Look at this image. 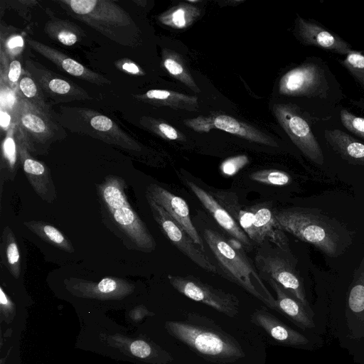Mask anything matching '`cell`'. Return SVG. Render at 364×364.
<instances>
[{
	"label": "cell",
	"instance_id": "obj_9",
	"mask_svg": "<svg viewBox=\"0 0 364 364\" xmlns=\"http://www.w3.org/2000/svg\"><path fill=\"white\" fill-rule=\"evenodd\" d=\"M152 216L163 234L184 255L204 270L218 273V269L204 250L200 248L170 215L146 195Z\"/></svg>",
	"mask_w": 364,
	"mask_h": 364
},
{
	"label": "cell",
	"instance_id": "obj_4",
	"mask_svg": "<svg viewBox=\"0 0 364 364\" xmlns=\"http://www.w3.org/2000/svg\"><path fill=\"white\" fill-rule=\"evenodd\" d=\"M203 237L215 258L219 273L274 309L276 299L242 249L235 247L221 234L210 228L204 229Z\"/></svg>",
	"mask_w": 364,
	"mask_h": 364
},
{
	"label": "cell",
	"instance_id": "obj_24",
	"mask_svg": "<svg viewBox=\"0 0 364 364\" xmlns=\"http://www.w3.org/2000/svg\"><path fill=\"white\" fill-rule=\"evenodd\" d=\"M135 97L142 102L173 109L196 111L198 109V97L166 90H149Z\"/></svg>",
	"mask_w": 364,
	"mask_h": 364
},
{
	"label": "cell",
	"instance_id": "obj_19",
	"mask_svg": "<svg viewBox=\"0 0 364 364\" xmlns=\"http://www.w3.org/2000/svg\"><path fill=\"white\" fill-rule=\"evenodd\" d=\"M251 321L262 328L271 338L287 346H299L308 343L309 340L292 329L262 306L255 310L250 317Z\"/></svg>",
	"mask_w": 364,
	"mask_h": 364
},
{
	"label": "cell",
	"instance_id": "obj_26",
	"mask_svg": "<svg viewBox=\"0 0 364 364\" xmlns=\"http://www.w3.org/2000/svg\"><path fill=\"white\" fill-rule=\"evenodd\" d=\"M23 225L38 237L54 247L70 253L75 251L70 240L53 225L37 220L24 222Z\"/></svg>",
	"mask_w": 364,
	"mask_h": 364
},
{
	"label": "cell",
	"instance_id": "obj_35",
	"mask_svg": "<svg viewBox=\"0 0 364 364\" xmlns=\"http://www.w3.org/2000/svg\"><path fill=\"white\" fill-rule=\"evenodd\" d=\"M141 123L157 135L168 140H181L183 136L168 124L150 117H143Z\"/></svg>",
	"mask_w": 364,
	"mask_h": 364
},
{
	"label": "cell",
	"instance_id": "obj_3",
	"mask_svg": "<svg viewBox=\"0 0 364 364\" xmlns=\"http://www.w3.org/2000/svg\"><path fill=\"white\" fill-rule=\"evenodd\" d=\"M58 3L73 18L118 44L136 47L141 41V32L136 23L113 1L60 0Z\"/></svg>",
	"mask_w": 364,
	"mask_h": 364
},
{
	"label": "cell",
	"instance_id": "obj_11",
	"mask_svg": "<svg viewBox=\"0 0 364 364\" xmlns=\"http://www.w3.org/2000/svg\"><path fill=\"white\" fill-rule=\"evenodd\" d=\"M24 69L41 88L46 97L55 103L90 99L82 87L48 70L38 62L27 59Z\"/></svg>",
	"mask_w": 364,
	"mask_h": 364
},
{
	"label": "cell",
	"instance_id": "obj_31",
	"mask_svg": "<svg viewBox=\"0 0 364 364\" xmlns=\"http://www.w3.org/2000/svg\"><path fill=\"white\" fill-rule=\"evenodd\" d=\"M348 306L355 316L364 320V255L350 286Z\"/></svg>",
	"mask_w": 364,
	"mask_h": 364
},
{
	"label": "cell",
	"instance_id": "obj_43",
	"mask_svg": "<svg viewBox=\"0 0 364 364\" xmlns=\"http://www.w3.org/2000/svg\"><path fill=\"white\" fill-rule=\"evenodd\" d=\"M133 355L141 358H147L151 352L150 346L143 341H136L130 346Z\"/></svg>",
	"mask_w": 364,
	"mask_h": 364
},
{
	"label": "cell",
	"instance_id": "obj_40",
	"mask_svg": "<svg viewBox=\"0 0 364 364\" xmlns=\"http://www.w3.org/2000/svg\"><path fill=\"white\" fill-rule=\"evenodd\" d=\"M249 160L245 155H239L229 158L220 165L222 173L227 176H232L244 167Z\"/></svg>",
	"mask_w": 364,
	"mask_h": 364
},
{
	"label": "cell",
	"instance_id": "obj_42",
	"mask_svg": "<svg viewBox=\"0 0 364 364\" xmlns=\"http://www.w3.org/2000/svg\"><path fill=\"white\" fill-rule=\"evenodd\" d=\"M23 47V40L18 36H13L5 42V50L9 56L17 55Z\"/></svg>",
	"mask_w": 364,
	"mask_h": 364
},
{
	"label": "cell",
	"instance_id": "obj_1",
	"mask_svg": "<svg viewBox=\"0 0 364 364\" xmlns=\"http://www.w3.org/2000/svg\"><path fill=\"white\" fill-rule=\"evenodd\" d=\"M166 326L171 336L212 363L228 364L245 356L238 341L205 316L188 313L185 320L168 321Z\"/></svg>",
	"mask_w": 364,
	"mask_h": 364
},
{
	"label": "cell",
	"instance_id": "obj_46",
	"mask_svg": "<svg viewBox=\"0 0 364 364\" xmlns=\"http://www.w3.org/2000/svg\"><path fill=\"white\" fill-rule=\"evenodd\" d=\"M0 302L2 305H6L9 304V300L6 297V295L4 292L2 288H0Z\"/></svg>",
	"mask_w": 364,
	"mask_h": 364
},
{
	"label": "cell",
	"instance_id": "obj_38",
	"mask_svg": "<svg viewBox=\"0 0 364 364\" xmlns=\"http://www.w3.org/2000/svg\"><path fill=\"white\" fill-rule=\"evenodd\" d=\"M340 117L343 125L350 132L364 139V117H357L346 109H342Z\"/></svg>",
	"mask_w": 364,
	"mask_h": 364
},
{
	"label": "cell",
	"instance_id": "obj_37",
	"mask_svg": "<svg viewBox=\"0 0 364 364\" xmlns=\"http://www.w3.org/2000/svg\"><path fill=\"white\" fill-rule=\"evenodd\" d=\"M23 72L20 60L12 59L8 64L5 63L4 67H1V80L16 90Z\"/></svg>",
	"mask_w": 364,
	"mask_h": 364
},
{
	"label": "cell",
	"instance_id": "obj_14",
	"mask_svg": "<svg viewBox=\"0 0 364 364\" xmlns=\"http://www.w3.org/2000/svg\"><path fill=\"white\" fill-rule=\"evenodd\" d=\"M19 162L34 191L43 200L52 203L56 198V191L50 170L41 161L35 159L23 137L17 131Z\"/></svg>",
	"mask_w": 364,
	"mask_h": 364
},
{
	"label": "cell",
	"instance_id": "obj_16",
	"mask_svg": "<svg viewBox=\"0 0 364 364\" xmlns=\"http://www.w3.org/2000/svg\"><path fill=\"white\" fill-rule=\"evenodd\" d=\"M26 41L33 50L70 75L101 86L111 83L109 79L90 70L57 49L31 38Z\"/></svg>",
	"mask_w": 364,
	"mask_h": 364
},
{
	"label": "cell",
	"instance_id": "obj_29",
	"mask_svg": "<svg viewBox=\"0 0 364 364\" xmlns=\"http://www.w3.org/2000/svg\"><path fill=\"white\" fill-rule=\"evenodd\" d=\"M80 28L72 22L54 18L48 21L45 31L52 39L66 46H72L82 38Z\"/></svg>",
	"mask_w": 364,
	"mask_h": 364
},
{
	"label": "cell",
	"instance_id": "obj_20",
	"mask_svg": "<svg viewBox=\"0 0 364 364\" xmlns=\"http://www.w3.org/2000/svg\"><path fill=\"white\" fill-rule=\"evenodd\" d=\"M82 115L87 120L89 127L97 132V137L130 151H140L141 147L132 137L120 129L110 118L92 111H82Z\"/></svg>",
	"mask_w": 364,
	"mask_h": 364
},
{
	"label": "cell",
	"instance_id": "obj_8",
	"mask_svg": "<svg viewBox=\"0 0 364 364\" xmlns=\"http://www.w3.org/2000/svg\"><path fill=\"white\" fill-rule=\"evenodd\" d=\"M171 286L186 297L205 304L216 311L234 318L239 313L240 302L233 294L216 289L192 276L168 274Z\"/></svg>",
	"mask_w": 364,
	"mask_h": 364
},
{
	"label": "cell",
	"instance_id": "obj_13",
	"mask_svg": "<svg viewBox=\"0 0 364 364\" xmlns=\"http://www.w3.org/2000/svg\"><path fill=\"white\" fill-rule=\"evenodd\" d=\"M145 195L149 196L161 206L186 232L192 240L204 250L203 241L191 220L189 208L186 200L157 184L148 186Z\"/></svg>",
	"mask_w": 364,
	"mask_h": 364
},
{
	"label": "cell",
	"instance_id": "obj_22",
	"mask_svg": "<svg viewBox=\"0 0 364 364\" xmlns=\"http://www.w3.org/2000/svg\"><path fill=\"white\" fill-rule=\"evenodd\" d=\"M213 128L235 134L240 137L262 144L277 147V143L267 134L247 124L225 114L212 117Z\"/></svg>",
	"mask_w": 364,
	"mask_h": 364
},
{
	"label": "cell",
	"instance_id": "obj_27",
	"mask_svg": "<svg viewBox=\"0 0 364 364\" xmlns=\"http://www.w3.org/2000/svg\"><path fill=\"white\" fill-rule=\"evenodd\" d=\"M16 91L21 99L50 114H53L50 106L41 88L25 69H23Z\"/></svg>",
	"mask_w": 364,
	"mask_h": 364
},
{
	"label": "cell",
	"instance_id": "obj_28",
	"mask_svg": "<svg viewBox=\"0 0 364 364\" xmlns=\"http://www.w3.org/2000/svg\"><path fill=\"white\" fill-rule=\"evenodd\" d=\"M162 63L169 74L176 79L183 83L193 92H200L183 58L179 54L168 49H164L162 51Z\"/></svg>",
	"mask_w": 364,
	"mask_h": 364
},
{
	"label": "cell",
	"instance_id": "obj_23",
	"mask_svg": "<svg viewBox=\"0 0 364 364\" xmlns=\"http://www.w3.org/2000/svg\"><path fill=\"white\" fill-rule=\"evenodd\" d=\"M330 146L343 159L353 164L364 165V144L340 129L325 132Z\"/></svg>",
	"mask_w": 364,
	"mask_h": 364
},
{
	"label": "cell",
	"instance_id": "obj_15",
	"mask_svg": "<svg viewBox=\"0 0 364 364\" xmlns=\"http://www.w3.org/2000/svg\"><path fill=\"white\" fill-rule=\"evenodd\" d=\"M250 208L252 212L254 243L261 245L265 242H270L283 252L291 254L288 237L280 228L275 212L270 206L266 203H257L250 206Z\"/></svg>",
	"mask_w": 364,
	"mask_h": 364
},
{
	"label": "cell",
	"instance_id": "obj_5",
	"mask_svg": "<svg viewBox=\"0 0 364 364\" xmlns=\"http://www.w3.org/2000/svg\"><path fill=\"white\" fill-rule=\"evenodd\" d=\"M97 187L102 202L112 220L136 250L144 252L154 250L156 245L154 238L127 200L124 179L109 176Z\"/></svg>",
	"mask_w": 364,
	"mask_h": 364
},
{
	"label": "cell",
	"instance_id": "obj_25",
	"mask_svg": "<svg viewBox=\"0 0 364 364\" xmlns=\"http://www.w3.org/2000/svg\"><path fill=\"white\" fill-rule=\"evenodd\" d=\"M200 15V10L192 4L181 3L159 16V21L174 28L190 26Z\"/></svg>",
	"mask_w": 364,
	"mask_h": 364
},
{
	"label": "cell",
	"instance_id": "obj_33",
	"mask_svg": "<svg viewBox=\"0 0 364 364\" xmlns=\"http://www.w3.org/2000/svg\"><path fill=\"white\" fill-rule=\"evenodd\" d=\"M77 281L75 285L80 288L106 295L127 291L130 287L126 281L115 277H105L97 283Z\"/></svg>",
	"mask_w": 364,
	"mask_h": 364
},
{
	"label": "cell",
	"instance_id": "obj_21",
	"mask_svg": "<svg viewBox=\"0 0 364 364\" xmlns=\"http://www.w3.org/2000/svg\"><path fill=\"white\" fill-rule=\"evenodd\" d=\"M276 293L274 310L282 314L303 330L313 328L315 323L313 316L304 306L271 278H264Z\"/></svg>",
	"mask_w": 364,
	"mask_h": 364
},
{
	"label": "cell",
	"instance_id": "obj_41",
	"mask_svg": "<svg viewBox=\"0 0 364 364\" xmlns=\"http://www.w3.org/2000/svg\"><path fill=\"white\" fill-rule=\"evenodd\" d=\"M186 126L199 132H208L213 128L212 117H198L184 121Z\"/></svg>",
	"mask_w": 364,
	"mask_h": 364
},
{
	"label": "cell",
	"instance_id": "obj_6",
	"mask_svg": "<svg viewBox=\"0 0 364 364\" xmlns=\"http://www.w3.org/2000/svg\"><path fill=\"white\" fill-rule=\"evenodd\" d=\"M14 124L30 152L45 154L55 141L65 136L63 129L50 114L21 99L14 113Z\"/></svg>",
	"mask_w": 364,
	"mask_h": 364
},
{
	"label": "cell",
	"instance_id": "obj_32",
	"mask_svg": "<svg viewBox=\"0 0 364 364\" xmlns=\"http://www.w3.org/2000/svg\"><path fill=\"white\" fill-rule=\"evenodd\" d=\"M2 247L6 266L9 272L18 278L21 273V257L17 240L9 227H5L2 233Z\"/></svg>",
	"mask_w": 364,
	"mask_h": 364
},
{
	"label": "cell",
	"instance_id": "obj_7",
	"mask_svg": "<svg viewBox=\"0 0 364 364\" xmlns=\"http://www.w3.org/2000/svg\"><path fill=\"white\" fill-rule=\"evenodd\" d=\"M255 267L262 277L271 278L301 302L314 316L306 296L303 280L293 263L291 254L283 252H267L259 250L255 258Z\"/></svg>",
	"mask_w": 364,
	"mask_h": 364
},
{
	"label": "cell",
	"instance_id": "obj_39",
	"mask_svg": "<svg viewBox=\"0 0 364 364\" xmlns=\"http://www.w3.org/2000/svg\"><path fill=\"white\" fill-rule=\"evenodd\" d=\"M18 102L19 97L16 91L1 80L0 108L14 114Z\"/></svg>",
	"mask_w": 364,
	"mask_h": 364
},
{
	"label": "cell",
	"instance_id": "obj_10",
	"mask_svg": "<svg viewBox=\"0 0 364 364\" xmlns=\"http://www.w3.org/2000/svg\"><path fill=\"white\" fill-rule=\"evenodd\" d=\"M273 112L277 121L293 143L314 163L324 162L321 146L307 122L290 105L275 104Z\"/></svg>",
	"mask_w": 364,
	"mask_h": 364
},
{
	"label": "cell",
	"instance_id": "obj_44",
	"mask_svg": "<svg viewBox=\"0 0 364 364\" xmlns=\"http://www.w3.org/2000/svg\"><path fill=\"white\" fill-rule=\"evenodd\" d=\"M0 125L3 130L8 132L14 125V114L0 108Z\"/></svg>",
	"mask_w": 364,
	"mask_h": 364
},
{
	"label": "cell",
	"instance_id": "obj_45",
	"mask_svg": "<svg viewBox=\"0 0 364 364\" xmlns=\"http://www.w3.org/2000/svg\"><path fill=\"white\" fill-rule=\"evenodd\" d=\"M121 69L133 75H143L142 70L132 62H124L121 65Z\"/></svg>",
	"mask_w": 364,
	"mask_h": 364
},
{
	"label": "cell",
	"instance_id": "obj_18",
	"mask_svg": "<svg viewBox=\"0 0 364 364\" xmlns=\"http://www.w3.org/2000/svg\"><path fill=\"white\" fill-rule=\"evenodd\" d=\"M297 31L301 41L306 45L319 47L342 55H347L352 50L350 45L338 35L299 16L297 18Z\"/></svg>",
	"mask_w": 364,
	"mask_h": 364
},
{
	"label": "cell",
	"instance_id": "obj_36",
	"mask_svg": "<svg viewBox=\"0 0 364 364\" xmlns=\"http://www.w3.org/2000/svg\"><path fill=\"white\" fill-rule=\"evenodd\" d=\"M341 64L364 86V51L351 50Z\"/></svg>",
	"mask_w": 364,
	"mask_h": 364
},
{
	"label": "cell",
	"instance_id": "obj_17",
	"mask_svg": "<svg viewBox=\"0 0 364 364\" xmlns=\"http://www.w3.org/2000/svg\"><path fill=\"white\" fill-rule=\"evenodd\" d=\"M186 185L225 232L234 237L242 247L247 249L252 247V242L247 234L211 193L193 181H186Z\"/></svg>",
	"mask_w": 364,
	"mask_h": 364
},
{
	"label": "cell",
	"instance_id": "obj_34",
	"mask_svg": "<svg viewBox=\"0 0 364 364\" xmlns=\"http://www.w3.org/2000/svg\"><path fill=\"white\" fill-rule=\"evenodd\" d=\"M250 178L256 182L275 186H284L291 182L289 173L277 169H264L253 172Z\"/></svg>",
	"mask_w": 364,
	"mask_h": 364
},
{
	"label": "cell",
	"instance_id": "obj_2",
	"mask_svg": "<svg viewBox=\"0 0 364 364\" xmlns=\"http://www.w3.org/2000/svg\"><path fill=\"white\" fill-rule=\"evenodd\" d=\"M274 215L284 232L313 245L328 257H338L347 247V230L319 210L290 208L277 211Z\"/></svg>",
	"mask_w": 364,
	"mask_h": 364
},
{
	"label": "cell",
	"instance_id": "obj_12",
	"mask_svg": "<svg viewBox=\"0 0 364 364\" xmlns=\"http://www.w3.org/2000/svg\"><path fill=\"white\" fill-rule=\"evenodd\" d=\"M327 89L322 70L315 64L306 63L296 67L280 79L279 91L286 95H322Z\"/></svg>",
	"mask_w": 364,
	"mask_h": 364
},
{
	"label": "cell",
	"instance_id": "obj_30",
	"mask_svg": "<svg viewBox=\"0 0 364 364\" xmlns=\"http://www.w3.org/2000/svg\"><path fill=\"white\" fill-rule=\"evenodd\" d=\"M18 151L17 129L14 125L7 132L2 145L1 171L4 169V180L14 179L18 168Z\"/></svg>",
	"mask_w": 364,
	"mask_h": 364
}]
</instances>
